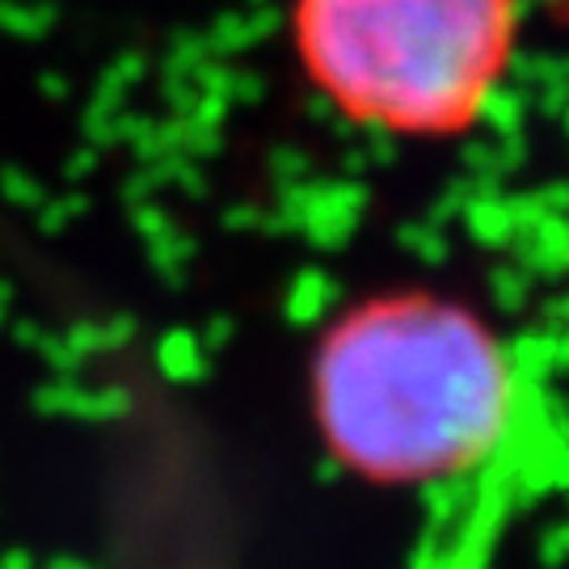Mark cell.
Returning a JSON list of instances; mask_svg holds the SVG:
<instances>
[{"mask_svg": "<svg viewBox=\"0 0 569 569\" xmlns=\"http://www.w3.org/2000/svg\"><path fill=\"white\" fill-rule=\"evenodd\" d=\"M540 401L528 363L439 296L350 308L312 359L326 448L380 486H468L540 427Z\"/></svg>", "mask_w": 569, "mask_h": 569, "instance_id": "cell-1", "label": "cell"}, {"mask_svg": "<svg viewBox=\"0 0 569 569\" xmlns=\"http://www.w3.org/2000/svg\"><path fill=\"white\" fill-rule=\"evenodd\" d=\"M523 0H291V47L350 122L443 140L507 81Z\"/></svg>", "mask_w": 569, "mask_h": 569, "instance_id": "cell-2", "label": "cell"}]
</instances>
